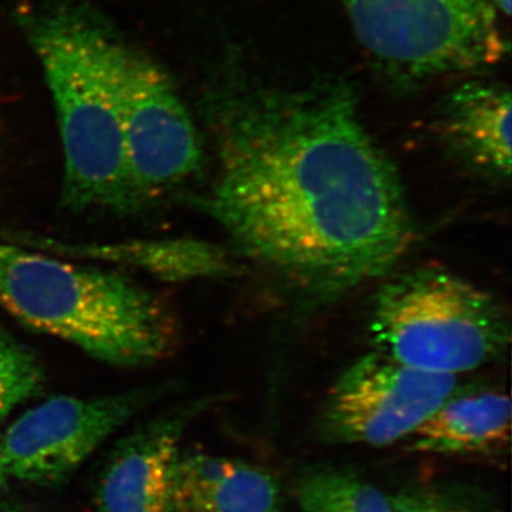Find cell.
I'll list each match as a JSON object with an SVG mask.
<instances>
[{
  "instance_id": "cell-4",
  "label": "cell",
  "mask_w": 512,
  "mask_h": 512,
  "mask_svg": "<svg viewBox=\"0 0 512 512\" xmlns=\"http://www.w3.org/2000/svg\"><path fill=\"white\" fill-rule=\"evenodd\" d=\"M370 319L376 350L437 375L480 369L504 356L511 342L503 303L436 266L390 279L377 292Z\"/></svg>"
},
{
  "instance_id": "cell-13",
  "label": "cell",
  "mask_w": 512,
  "mask_h": 512,
  "mask_svg": "<svg viewBox=\"0 0 512 512\" xmlns=\"http://www.w3.org/2000/svg\"><path fill=\"white\" fill-rule=\"evenodd\" d=\"M16 241L40 251L127 266L170 282L220 278L234 271L224 249L197 239H136L109 244H67L33 237Z\"/></svg>"
},
{
  "instance_id": "cell-18",
  "label": "cell",
  "mask_w": 512,
  "mask_h": 512,
  "mask_svg": "<svg viewBox=\"0 0 512 512\" xmlns=\"http://www.w3.org/2000/svg\"><path fill=\"white\" fill-rule=\"evenodd\" d=\"M8 477L5 466H3L2 454H0V490H2L3 484L6 483V478Z\"/></svg>"
},
{
  "instance_id": "cell-16",
  "label": "cell",
  "mask_w": 512,
  "mask_h": 512,
  "mask_svg": "<svg viewBox=\"0 0 512 512\" xmlns=\"http://www.w3.org/2000/svg\"><path fill=\"white\" fill-rule=\"evenodd\" d=\"M393 512H476L464 501L433 488H413L390 497Z\"/></svg>"
},
{
  "instance_id": "cell-7",
  "label": "cell",
  "mask_w": 512,
  "mask_h": 512,
  "mask_svg": "<svg viewBox=\"0 0 512 512\" xmlns=\"http://www.w3.org/2000/svg\"><path fill=\"white\" fill-rule=\"evenodd\" d=\"M120 119L128 173L141 207L201 170L200 136L173 83L156 64L126 47Z\"/></svg>"
},
{
  "instance_id": "cell-6",
  "label": "cell",
  "mask_w": 512,
  "mask_h": 512,
  "mask_svg": "<svg viewBox=\"0 0 512 512\" xmlns=\"http://www.w3.org/2000/svg\"><path fill=\"white\" fill-rule=\"evenodd\" d=\"M456 389V376L423 372L373 350L330 390L320 436L332 444L389 446L412 436Z\"/></svg>"
},
{
  "instance_id": "cell-15",
  "label": "cell",
  "mask_w": 512,
  "mask_h": 512,
  "mask_svg": "<svg viewBox=\"0 0 512 512\" xmlns=\"http://www.w3.org/2000/svg\"><path fill=\"white\" fill-rule=\"evenodd\" d=\"M43 384L45 372L35 352L0 328V421L39 396Z\"/></svg>"
},
{
  "instance_id": "cell-8",
  "label": "cell",
  "mask_w": 512,
  "mask_h": 512,
  "mask_svg": "<svg viewBox=\"0 0 512 512\" xmlns=\"http://www.w3.org/2000/svg\"><path fill=\"white\" fill-rule=\"evenodd\" d=\"M164 387L79 399L56 396L23 413L0 439L9 477L52 485L66 480L114 431L160 399Z\"/></svg>"
},
{
  "instance_id": "cell-3",
  "label": "cell",
  "mask_w": 512,
  "mask_h": 512,
  "mask_svg": "<svg viewBox=\"0 0 512 512\" xmlns=\"http://www.w3.org/2000/svg\"><path fill=\"white\" fill-rule=\"evenodd\" d=\"M35 50L59 121L63 207L117 214L143 208L131 185L121 131L124 47L87 23L52 20L36 30Z\"/></svg>"
},
{
  "instance_id": "cell-17",
  "label": "cell",
  "mask_w": 512,
  "mask_h": 512,
  "mask_svg": "<svg viewBox=\"0 0 512 512\" xmlns=\"http://www.w3.org/2000/svg\"><path fill=\"white\" fill-rule=\"evenodd\" d=\"M497 10L498 15L510 16L511 13V0H488Z\"/></svg>"
},
{
  "instance_id": "cell-11",
  "label": "cell",
  "mask_w": 512,
  "mask_h": 512,
  "mask_svg": "<svg viewBox=\"0 0 512 512\" xmlns=\"http://www.w3.org/2000/svg\"><path fill=\"white\" fill-rule=\"evenodd\" d=\"M281 485L265 468L205 453L180 454L173 512H281Z\"/></svg>"
},
{
  "instance_id": "cell-12",
  "label": "cell",
  "mask_w": 512,
  "mask_h": 512,
  "mask_svg": "<svg viewBox=\"0 0 512 512\" xmlns=\"http://www.w3.org/2000/svg\"><path fill=\"white\" fill-rule=\"evenodd\" d=\"M511 400L500 389L454 393L412 434L410 451L494 456L510 447Z\"/></svg>"
},
{
  "instance_id": "cell-14",
  "label": "cell",
  "mask_w": 512,
  "mask_h": 512,
  "mask_svg": "<svg viewBox=\"0 0 512 512\" xmlns=\"http://www.w3.org/2000/svg\"><path fill=\"white\" fill-rule=\"evenodd\" d=\"M301 512H393L390 498L350 468L309 467L298 484Z\"/></svg>"
},
{
  "instance_id": "cell-9",
  "label": "cell",
  "mask_w": 512,
  "mask_h": 512,
  "mask_svg": "<svg viewBox=\"0 0 512 512\" xmlns=\"http://www.w3.org/2000/svg\"><path fill=\"white\" fill-rule=\"evenodd\" d=\"M208 404L210 399L185 404L123 437L104 464L97 512H173L180 441Z\"/></svg>"
},
{
  "instance_id": "cell-5",
  "label": "cell",
  "mask_w": 512,
  "mask_h": 512,
  "mask_svg": "<svg viewBox=\"0 0 512 512\" xmlns=\"http://www.w3.org/2000/svg\"><path fill=\"white\" fill-rule=\"evenodd\" d=\"M353 32L389 79L420 84L501 62L508 40L488 0H342Z\"/></svg>"
},
{
  "instance_id": "cell-1",
  "label": "cell",
  "mask_w": 512,
  "mask_h": 512,
  "mask_svg": "<svg viewBox=\"0 0 512 512\" xmlns=\"http://www.w3.org/2000/svg\"><path fill=\"white\" fill-rule=\"evenodd\" d=\"M208 121L217 178L195 204L296 295L333 301L386 275L412 247L399 171L346 80L238 79L212 101Z\"/></svg>"
},
{
  "instance_id": "cell-19",
  "label": "cell",
  "mask_w": 512,
  "mask_h": 512,
  "mask_svg": "<svg viewBox=\"0 0 512 512\" xmlns=\"http://www.w3.org/2000/svg\"><path fill=\"white\" fill-rule=\"evenodd\" d=\"M0 512H16V511L9 510V511H0Z\"/></svg>"
},
{
  "instance_id": "cell-2",
  "label": "cell",
  "mask_w": 512,
  "mask_h": 512,
  "mask_svg": "<svg viewBox=\"0 0 512 512\" xmlns=\"http://www.w3.org/2000/svg\"><path fill=\"white\" fill-rule=\"evenodd\" d=\"M0 308L110 365L147 366L177 345L173 309L113 271L0 239Z\"/></svg>"
},
{
  "instance_id": "cell-10",
  "label": "cell",
  "mask_w": 512,
  "mask_h": 512,
  "mask_svg": "<svg viewBox=\"0 0 512 512\" xmlns=\"http://www.w3.org/2000/svg\"><path fill=\"white\" fill-rule=\"evenodd\" d=\"M444 146L471 171L498 183L511 177V93L504 84L473 80L444 97L439 111Z\"/></svg>"
}]
</instances>
